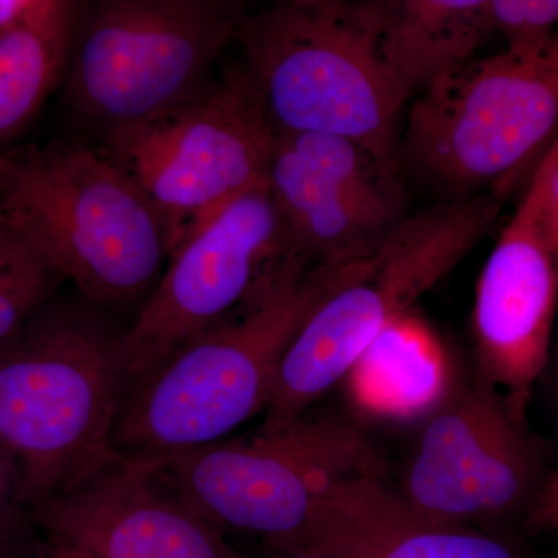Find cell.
<instances>
[{
  "label": "cell",
  "mask_w": 558,
  "mask_h": 558,
  "mask_svg": "<svg viewBox=\"0 0 558 558\" xmlns=\"http://www.w3.org/2000/svg\"><path fill=\"white\" fill-rule=\"evenodd\" d=\"M501 193L435 205L403 218L357 274L312 311L279 362L259 433L307 416L414 301L447 277L497 222Z\"/></svg>",
  "instance_id": "cell-5"
},
{
  "label": "cell",
  "mask_w": 558,
  "mask_h": 558,
  "mask_svg": "<svg viewBox=\"0 0 558 558\" xmlns=\"http://www.w3.org/2000/svg\"><path fill=\"white\" fill-rule=\"evenodd\" d=\"M62 281L27 234L0 215V344L53 301Z\"/></svg>",
  "instance_id": "cell-20"
},
{
  "label": "cell",
  "mask_w": 558,
  "mask_h": 558,
  "mask_svg": "<svg viewBox=\"0 0 558 558\" xmlns=\"http://www.w3.org/2000/svg\"><path fill=\"white\" fill-rule=\"evenodd\" d=\"M524 407L478 376L454 388L425 418L399 494L416 512L446 523L526 519L548 476Z\"/></svg>",
  "instance_id": "cell-10"
},
{
  "label": "cell",
  "mask_w": 558,
  "mask_h": 558,
  "mask_svg": "<svg viewBox=\"0 0 558 558\" xmlns=\"http://www.w3.org/2000/svg\"><path fill=\"white\" fill-rule=\"evenodd\" d=\"M275 135L255 81L238 65L182 105L101 135L98 150L159 213L172 255L231 202L269 183Z\"/></svg>",
  "instance_id": "cell-8"
},
{
  "label": "cell",
  "mask_w": 558,
  "mask_h": 558,
  "mask_svg": "<svg viewBox=\"0 0 558 558\" xmlns=\"http://www.w3.org/2000/svg\"><path fill=\"white\" fill-rule=\"evenodd\" d=\"M75 3L76 0H0V38L20 28L57 20Z\"/></svg>",
  "instance_id": "cell-23"
},
{
  "label": "cell",
  "mask_w": 558,
  "mask_h": 558,
  "mask_svg": "<svg viewBox=\"0 0 558 558\" xmlns=\"http://www.w3.org/2000/svg\"><path fill=\"white\" fill-rule=\"evenodd\" d=\"M384 0H281L247 13L236 40L275 132H323L399 171L405 101L381 58Z\"/></svg>",
  "instance_id": "cell-3"
},
{
  "label": "cell",
  "mask_w": 558,
  "mask_h": 558,
  "mask_svg": "<svg viewBox=\"0 0 558 558\" xmlns=\"http://www.w3.org/2000/svg\"><path fill=\"white\" fill-rule=\"evenodd\" d=\"M299 255L269 183L245 193L183 242L124 330L130 381L229 315L277 264Z\"/></svg>",
  "instance_id": "cell-11"
},
{
  "label": "cell",
  "mask_w": 558,
  "mask_h": 558,
  "mask_svg": "<svg viewBox=\"0 0 558 558\" xmlns=\"http://www.w3.org/2000/svg\"><path fill=\"white\" fill-rule=\"evenodd\" d=\"M148 461L213 527L256 535L271 550L300 549L315 506L332 484L384 473L365 432L333 416H304L281 432Z\"/></svg>",
  "instance_id": "cell-7"
},
{
  "label": "cell",
  "mask_w": 558,
  "mask_h": 558,
  "mask_svg": "<svg viewBox=\"0 0 558 558\" xmlns=\"http://www.w3.org/2000/svg\"><path fill=\"white\" fill-rule=\"evenodd\" d=\"M11 497L17 499L13 476L10 468H3L0 462V558H32L22 554L20 527L10 506Z\"/></svg>",
  "instance_id": "cell-24"
},
{
  "label": "cell",
  "mask_w": 558,
  "mask_h": 558,
  "mask_svg": "<svg viewBox=\"0 0 558 558\" xmlns=\"http://www.w3.org/2000/svg\"><path fill=\"white\" fill-rule=\"evenodd\" d=\"M86 2L46 24L0 38V150L65 80Z\"/></svg>",
  "instance_id": "cell-18"
},
{
  "label": "cell",
  "mask_w": 558,
  "mask_h": 558,
  "mask_svg": "<svg viewBox=\"0 0 558 558\" xmlns=\"http://www.w3.org/2000/svg\"><path fill=\"white\" fill-rule=\"evenodd\" d=\"M267 558H318L311 556V554L303 553V550H271Z\"/></svg>",
  "instance_id": "cell-27"
},
{
  "label": "cell",
  "mask_w": 558,
  "mask_h": 558,
  "mask_svg": "<svg viewBox=\"0 0 558 558\" xmlns=\"http://www.w3.org/2000/svg\"><path fill=\"white\" fill-rule=\"evenodd\" d=\"M538 182L484 264L473 306V337L481 379L526 405L549 362L558 281L537 223Z\"/></svg>",
  "instance_id": "cell-13"
},
{
  "label": "cell",
  "mask_w": 558,
  "mask_h": 558,
  "mask_svg": "<svg viewBox=\"0 0 558 558\" xmlns=\"http://www.w3.org/2000/svg\"><path fill=\"white\" fill-rule=\"evenodd\" d=\"M490 35L487 0H384L381 58L405 102L472 60Z\"/></svg>",
  "instance_id": "cell-16"
},
{
  "label": "cell",
  "mask_w": 558,
  "mask_h": 558,
  "mask_svg": "<svg viewBox=\"0 0 558 558\" xmlns=\"http://www.w3.org/2000/svg\"><path fill=\"white\" fill-rule=\"evenodd\" d=\"M526 521L529 526L535 531L558 529V472L546 480Z\"/></svg>",
  "instance_id": "cell-25"
},
{
  "label": "cell",
  "mask_w": 558,
  "mask_h": 558,
  "mask_svg": "<svg viewBox=\"0 0 558 558\" xmlns=\"http://www.w3.org/2000/svg\"><path fill=\"white\" fill-rule=\"evenodd\" d=\"M535 179L538 182L537 223L558 281V137L538 161Z\"/></svg>",
  "instance_id": "cell-22"
},
{
  "label": "cell",
  "mask_w": 558,
  "mask_h": 558,
  "mask_svg": "<svg viewBox=\"0 0 558 558\" xmlns=\"http://www.w3.org/2000/svg\"><path fill=\"white\" fill-rule=\"evenodd\" d=\"M348 376L363 410L396 421L432 416L454 389L438 341L410 314L392 323Z\"/></svg>",
  "instance_id": "cell-17"
},
{
  "label": "cell",
  "mask_w": 558,
  "mask_h": 558,
  "mask_svg": "<svg viewBox=\"0 0 558 558\" xmlns=\"http://www.w3.org/2000/svg\"><path fill=\"white\" fill-rule=\"evenodd\" d=\"M277 134L304 163L349 196L392 218L403 219L405 205L399 174L389 171L362 143L323 132Z\"/></svg>",
  "instance_id": "cell-19"
},
{
  "label": "cell",
  "mask_w": 558,
  "mask_h": 558,
  "mask_svg": "<svg viewBox=\"0 0 558 558\" xmlns=\"http://www.w3.org/2000/svg\"><path fill=\"white\" fill-rule=\"evenodd\" d=\"M365 260L282 259L236 310L130 381L113 424L117 453L156 459L209 446L266 410L290 341Z\"/></svg>",
  "instance_id": "cell-1"
},
{
  "label": "cell",
  "mask_w": 558,
  "mask_h": 558,
  "mask_svg": "<svg viewBox=\"0 0 558 558\" xmlns=\"http://www.w3.org/2000/svg\"><path fill=\"white\" fill-rule=\"evenodd\" d=\"M124 332L83 301H50L0 344V450L28 510L119 457Z\"/></svg>",
  "instance_id": "cell-2"
},
{
  "label": "cell",
  "mask_w": 558,
  "mask_h": 558,
  "mask_svg": "<svg viewBox=\"0 0 558 558\" xmlns=\"http://www.w3.org/2000/svg\"><path fill=\"white\" fill-rule=\"evenodd\" d=\"M487 20L506 50H537L558 32V0H487Z\"/></svg>",
  "instance_id": "cell-21"
},
{
  "label": "cell",
  "mask_w": 558,
  "mask_h": 558,
  "mask_svg": "<svg viewBox=\"0 0 558 558\" xmlns=\"http://www.w3.org/2000/svg\"><path fill=\"white\" fill-rule=\"evenodd\" d=\"M33 558H89L76 550L64 548L57 543L47 542V539L36 538Z\"/></svg>",
  "instance_id": "cell-26"
},
{
  "label": "cell",
  "mask_w": 558,
  "mask_h": 558,
  "mask_svg": "<svg viewBox=\"0 0 558 558\" xmlns=\"http://www.w3.org/2000/svg\"><path fill=\"white\" fill-rule=\"evenodd\" d=\"M558 137V32L531 51L470 60L425 87L411 106L403 156L457 190L510 180Z\"/></svg>",
  "instance_id": "cell-9"
},
{
  "label": "cell",
  "mask_w": 558,
  "mask_h": 558,
  "mask_svg": "<svg viewBox=\"0 0 558 558\" xmlns=\"http://www.w3.org/2000/svg\"><path fill=\"white\" fill-rule=\"evenodd\" d=\"M40 538L89 558H245L145 458L119 454L31 510Z\"/></svg>",
  "instance_id": "cell-12"
},
{
  "label": "cell",
  "mask_w": 558,
  "mask_h": 558,
  "mask_svg": "<svg viewBox=\"0 0 558 558\" xmlns=\"http://www.w3.org/2000/svg\"><path fill=\"white\" fill-rule=\"evenodd\" d=\"M0 215L94 306H126L171 256L159 213L98 149L78 143L0 150Z\"/></svg>",
  "instance_id": "cell-4"
},
{
  "label": "cell",
  "mask_w": 558,
  "mask_h": 558,
  "mask_svg": "<svg viewBox=\"0 0 558 558\" xmlns=\"http://www.w3.org/2000/svg\"><path fill=\"white\" fill-rule=\"evenodd\" d=\"M247 7L234 0L86 2L64 100L98 137L160 116L209 86Z\"/></svg>",
  "instance_id": "cell-6"
},
{
  "label": "cell",
  "mask_w": 558,
  "mask_h": 558,
  "mask_svg": "<svg viewBox=\"0 0 558 558\" xmlns=\"http://www.w3.org/2000/svg\"><path fill=\"white\" fill-rule=\"evenodd\" d=\"M296 550L318 558H523L498 535L422 515L380 476L332 484Z\"/></svg>",
  "instance_id": "cell-14"
},
{
  "label": "cell",
  "mask_w": 558,
  "mask_h": 558,
  "mask_svg": "<svg viewBox=\"0 0 558 558\" xmlns=\"http://www.w3.org/2000/svg\"><path fill=\"white\" fill-rule=\"evenodd\" d=\"M269 189L301 258L348 266L368 259L402 219L341 191L275 135Z\"/></svg>",
  "instance_id": "cell-15"
}]
</instances>
